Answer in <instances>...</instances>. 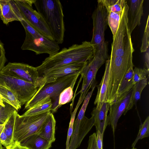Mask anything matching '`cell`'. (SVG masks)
<instances>
[{
  "label": "cell",
  "mask_w": 149,
  "mask_h": 149,
  "mask_svg": "<svg viewBox=\"0 0 149 149\" xmlns=\"http://www.w3.org/2000/svg\"><path fill=\"white\" fill-rule=\"evenodd\" d=\"M126 3L124 6L120 24L113 37L110 58V75L107 96L115 98L120 84L132 67L134 51L131 34L128 26Z\"/></svg>",
  "instance_id": "obj_1"
},
{
  "label": "cell",
  "mask_w": 149,
  "mask_h": 149,
  "mask_svg": "<svg viewBox=\"0 0 149 149\" xmlns=\"http://www.w3.org/2000/svg\"><path fill=\"white\" fill-rule=\"evenodd\" d=\"M93 46L90 42L84 41L80 44L64 48L56 54L46 58L36 67L39 76L44 72L60 66L75 62H87L94 55Z\"/></svg>",
  "instance_id": "obj_2"
},
{
  "label": "cell",
  "mask_w": 149,
  "mask_h": 149,
  "mask_svg": "<svg viewBox=\"0 0 149 149\" xmlns=\"http://www.w3.org/2000/svg\"><path fill=\"white\" fill-rule=\"evenodd\" d=\"M37 11L42 16L58 44L64 41L65 27L62 5L59 0H35Z\"/></svg>",
  "instance_id": "obj_3"
},
{
  "label": "cell",
  "mask_w": 149,
  "mask_h": 149,
  "mask_svg": "<svg viewBox=\"0 0 149 149\" xmlns=\"http://www.w3.org/2000/svg\"><path fill=\"white\" fill-rule=\"evenodd\" d=\"M81 72L70 74L59 78L54 81L48 83L40 87L33 97L25 105L24 109L28 110L49 97L51 99L52 113L56 112L58 108L59 96L65 89L74 86Z\"/></svg>",
  "instance_id": "obj_4"
},
{
  "label": "cell",
  "mask_w": 149,
  "mask_h": 149,
  "mask_svg": "<svg viewBox=\"0 0 149 149\" xmlns=\"http://www.w3.org/2000/svg\"><path fill=\"white\" fill-rule=\"evenodd\" d=\"M97 1V5L92 15L93 27L92 38L90 42L94 47V55L99 52L108 59L107 45L104 38L105 32L108 25V13L102 0Z\"/></svg>",
  "instance_id": "obj_5"
},
{
  "label": "cell",
  "mask_w": 149,
  "mask_h": 149,
  "mask_svg": "<svg viewBox=\"0 0 149 149\" xmlns=\"http://www.w3.org/2000/svg\"><path fill=\"white\" fill-rule=\"evenodd\" d=\"M20 22L24 28L25 38L21 49L34 52L36 54H47L53 55L59 51L60 47L55 41L51 40L31 26L23 19Z\"/></svg>",
  "instance_id": "obj_6"
},
{
  "label": "cell",
  "mask_w": 149,
  "mask_h": 149,
  "mask_svg": "<svg viewBox=\"0 0 149 149\" xmlns=\"http://www.w3.org/2000/svg\"><path fill=\"white\" fill-rule=\"evenodd\" d=\"M51 111L27 116H22L16 113L13 139V143H19L28 136L38 134Z\"/></svg>",
  "instance_id": "obj_7"
},
{
  "label": "cell",
  "mask_w": 149,
  "mask_h": 149,
  "mask_svg": "<svg viewBox=\"0 0 149 149\" xmlns=\"http://www.w3.org/2000/svg\"><path fill=\"white\" fill-rule=\"evenodd\" d=\"M0 86L13 92L22 106L29 102L35 95L39 88L33 84L6 75L0 72Z\"/></svg>",
  "instance_id": "obj_8"
},
{
  "label": "cell",
  "mask_w": 149,
  "mask_h": 149,
  "mask_svg": "<svg viewBox=\"0 0 149 149\" xmlns=\"http://www.w3.org/2000/svg\"><path fill=\"white\" fill-rule=\"evenodd\" d=\"M0 72L6 75L18 78L34 84L38 88L44 84L36 67L19 63H9Z\"/></svg>",
  "instance_id": "obj_9"
},
{
  "label": "cell",
  "mask_w": 149,
  "mask_h": 149,
  "mask_svg": "<svg viewBox=\"0 0 149 149\" xmlns=\"http://www.w3.org/2000/svg\"><path fill=\"white\" fill-rule=\"evenodd\" d=\"M23 19L33 28L47 39L55 41L42 16L24 0H14Z\"/></svg>",
  "instance_id": "obj_10"
},
{
  "label": "cell",
  "mask_w": 149,
  "mask_h": 149,
  "mask_svg": "<svg viewBox=\"0 0 149 149\" xmlns=\"http://www.w3.org/2000/svg\"><path fill=\"white\" fill-rule=\"evenodd\" d=\"M107 59L99 52H97L87 62L81 74V76L83 79L81 89L76 96L80 93L79 98L84 100L89 89L97 83L95 77L97 72Z\"/></svg>",
  "instance_id": "obj_11"
},
{
  "label": "cell",
  "mask_w": 149,
  "mask_h": 149,
  "mask_svg": "<svg viewBox=\"0 0 149 149\" xmlns=\"http://www.w3.org/2000/svg\"><path fill=\"white\" fill-rule=\"evenodd\" d=\"M133 87L117 99L110 105L109 125H111L113 135L118 120L122 114L125 115L127 112L133 107L134 104L133 98Z\"/></svg>",
  "instance_id": "obj_12"
},
{
  "label": "cell",
  "mask_w": 149,
  "mask_h": 149,
  "mask_svg": "<svg viewBox=\"0 0 149 149\" xmlns=\"http://www.w3.org/2000/svg\"><path fill=\"white\" fill-rule=\"evenodd\" d=\"M95 123L93 115L90 118L84 116L79 122H74L68 149H76L79 147L84 137L94 126Z\"/></svg>",
  "instance_id": "obj_13"
},
{
  "label": "cell",
  "mask_w": 149,
  "mask_h": 149,
  "mask_svg": "<svg viewBox=\"0 0 149 149\" xmlns=\"http://www.w3.org/2000/svg\"><path fill=\"white\" fill-rule=\"evenodd\" d=\"M88 62H75L56 68L44 72L41 77L43 78L44 84L52 82L64 76L81 72Z\"/></svg>",
  "instance_id": "obj_14"
},
{
  "label": "cell",
  "mask_w": 149,
  "mask_h": 149,
  "mask_svg": "<svg viewBox=\"0 0 149 149\" xmlns=\"http://www.w3.org/2000/svg\"><path fill=\"white\" fill-rule=\"evenodd\" d=\"M143 0H129L127 1L128 6L127 22L130 33L135 28L141 24L143 14Z\"/></svg>",
  "instance_id": "obj_15"
},
{
  "label": "cell",
  "mask_w": 149,
  "mask_h": 149,
  "mask_svg": "<svg viewBox=\"0 0 149 149\" xmlns=\"http://www.w3.org/2000/svg\"><path fill=\"white\" fill-rule=\"evenodd\" d=\"M110 60L105 61V68L101 81L97 86V92L94 102V105L98 110H100L103 103L106 102L110 75Z\"/></svg>",
  "instance_id": "obj_16"
},
{
  "label": "cell",
  "mask_w": 149,
  "mask_h": 149,
  "mask_svg": "<svg viewBox=\"0 0 149 149\" xmlns=\"http://www.w3.org/2000/svg\"><path fill=\"white\" fill-rule=\"evenodd\" d=\"M110 105L106 102L103 103L101 109L98 110L94 107L91 113L94 117V126L96 131H99L101 134H104L107 126L109 124V119L107 113Z\"/></svg>",
  "instance_id": "obj_17"
},
{
  "label": "cell",
  "mask_w": 149,
  "mask_h": 149,
  "mask_svg": "<svg viewBox=\"0 0 149 149\" xmlns=\"http://www.w3.org/2000/svg\"><path fill=\"white\" fill-rule=\"evenodd\" d=\"M56 121L51 112L37 134L52 143L55 140Z\"/></svg>",
  "instance_id": "obj_18"
},
{
  "label": "cell",
  "mask_w": 149,
  "mask_h": 149,
  "mask_svg": "<svg viewBox=\"0 0 149 149\" xmlns=\"http://www.w3.org/2000/svg\"><path fill=\"white\" fill-rule=\"evenodd\" d=\"M20 143L30 149H49L52 144L37 134L28 136Z\"/></svg>",
  "instance_id": "obj_19"
},
{
  "label": "cell",
  "mask_w": 149,
  "mask_h": 149,
  "mask_svg": "<svg viewBox=\"0 0 149 149\" xmlns=\"http://www.w3.org/2000/svg\"><path fill=\"white\" fill-rule=\"evenodd\" d=\"M0 5L1 9V19L5 24L14 21H20L13 7L10 2V0H0Z\"/></svg>",
  "instance_id": "obj_20"
},
{
  "label": "cell",
  "mask_w": 149,
  "mask_h": 149,
  "mask_svg": "<svg viewBox=\"0 0 149 149\" xmlns=\"http://www.w3.org/2000/svg\"><path fill=\"white\" fill-rule=\"evenodd\" d=\"M52 104L51 99L47 97L36 105L28 110L22 116H27L39 114L52 110Z\"/></svg>",
  "instance_id": "obj_21"
},
{
  "label": "cell",
  "mask_w": 149,
  "mask_h": 149,
  "mask_svg": "<svg viewBox=\"0 0 149 149\" xmlns=\"http://www.w3.org/2000/svg\"><path fill=\"white\" fill-rule=\"evenodd\" d=\"M133 67H132L130 69L120 84L116 100L133 87L134 85L132 81L134 74Z\"/></svg>",
  "instance_id": "obj_22"
},
{
  "label": "cell",
  "mask_w": 149,
  "mask_h": 149,
  "mask_svg": "<svg viewBox=\"0 0 149 149\" xmlns=\"http://www.w3.org/2000/svg\"><path fill=\"white\" fill-rule=\"evenodd\" d=\"M0 93L3 102L14 107L17 111L21 107V105L17 97L12 91L0 86Z\"/></svg>",
  "instance_id": "obj_23"
},
{
  "label": "cell",
  "mask_w": 149,
  "mask_h": 149,
  "mask_svg": "<svg viewBox=\"0 0 149 149\" xmlns=\"http://www.w3.org/2000/svg\"><path fill=\"white\" fill-rule=\"evenodd\" d=\"M108 13L122 12L126 0H101Z\"/></svg>",
  "instance_id": "obj_24"
},
{
  "label": "cell",
  "mask_w": 149,
  "mask_h": 149,
  "mask_svg": "<svg viewBox=\"0 0 149 149\" xmlns=\"http://www.w3.org/2000/svg\"><path fill=\"white\" fill-rule=\"evenodd\" d=\"M123 11L117 13L110 12L108 13V24L111 30L113 37L115 36L118 29Z\"/></svg>",
  "instance_id": "obj_25"
},
{
  "label": "cell",
  "mask_w": 149,
  "mask_h": 149,
  "mask_svg": "<svg viewBox=\"0 0 149 149\" xmlns=\"http://www.w3.org/2000/svg\"><path fill=\"white\" fill-rule=\"evenodd\" d=\"M149 136V116L146 118L144 122L140 125L139 130L137 136L132 143V147L134 148L135 146L139 140Z\"/></svg>",
  "instance_id": "obj_26"
},
{
  "label": "cell",
  "mask_w": 149,
  "mask_h": 149,
  "mask_svg": "<svg viewBox=\"0 0 149 149\" xmlns=\"http://www.w3.org/2000/svg\"><path fill=\"white\" fill-rule=\"evenodd\" d=\"M148 78L141 80L134 85L133 98L136 108L137 102L140 99L142 91L148 83Z\"/></svg>",
  "instance_id": "obj_27"
},
{
  "label": "cell",
  "mask_w": 149,
  "mask_h": 149,
  "mask_svg": "<svg viewBox=\"0 0 149 149\" xmlns=\"http://www.w3.org/2000/svg\"><path fill=\"white\" fill-rule=\"evenodd\" d=\"M17 112V110H15L10 115L5 123L3 128L5 133L12 143L15 120Z\"/></svg>",
  "instance_id": "obj_28"
},
{
  "label": "cell",
  "mask_w": 149,
  "mask_h": 149,
  "mask_svg": "<svg viewBox=\"0 0 149 149\" xmlns=\"http://www.w3.org/2000/svg\"><path fill=\"white\" fill-rule=\"evenodd\" d=\"M5 106H0V125L5 124L10 115L17 110L9 104L4 103Z\"/></svg>",
  "instance_id": "obj_29"
},
{
  "label": "cell",
  "mask_w": 149,
  "mask_h": 149,
  "mask_svg": "<svg viewBox=\"0 0 149 149\" xmlns=\"http://www.w3.org/2000/svg\"><path fill=\"white\" fill-rule=\"evenodd\" d=\"M74 86H70L65 89L61 93L59 96L58 108L63 104L70 102L73 97V89Z\"/></svg>",
  "instance_id": "obj_30"
},
{
  "label": "cell",
  "mask_w": 149,
  "mask_h": 149,
  "mask_svg": "<svg viewBox=\"0 0 149 149\" xmlns=\"http://www.w3.org/2000/svg\"><path fill=\"white\" fill-rule=\"evenodd\" d=\"M133 73L132 81L134 85L139 81L147 78L146 76H149V70L136 67L133 69Z\"/></svg>",
  "instance_id": "obj_31"
},
{
  "label": "cell",
  "mask_w": 149,
  "mask_h": 149,
  "mask_svg": "<svg viewBox=\"0 0 149 149\" xmlns=\"http://www.w3.org/2000/svg\"><path fill=\"white\" fill-rule=\"evenodd\" d=\"M148 16L144 33L142 39V44L140 48L141 52H146L149 48V21Z\"/></svg>",
  "instance_id": "obj_32"
},
{
  "label": "cell",
  "mask_w": 149,
  "mask_h": 149,
  "mask_svg": "<svg viewBox=\"0 0 149 149\" xmlns=\"http://www.w3.org/2000/svg\"><path fill=\"white\" fill-rule=\"evenodd\" d=\"M79 106V105L77 104L74 111L71 113V118L68 132L65 149H69L70 140L72 134L73 126L76 114Z\"/></svg>",
  "instance_id": "obj_33"
},
{
  "label": "cell",
  "mask_w": 149,
  "mask_h": 149,
  "mask_svg": "<svg viewBox=\"0 0 149 149\" xmlns=\"http://www.w3.org/2000/svg\"><path fill=\"white\" fill-rule=\"evenodd\" d=\"M7 61L4 44L0 40V71L4 67Z\"/></svg>",
  "instance_id": "obj_34"
},
{
  "label": "cell",
  "mask_w": 149,
  "mask_h": 149,
  "mask_svg": "<svg viewBox=\"0 0 149 149\" xmlns=\"http://www.w3.org/2000/svg\"><path fill=\"white\" fill-rule=\"evenodd\" d=\"M0 143L6 148L10 146L12 143L3 129L0 134Z\"/></svg>",
  "instance_id": "obj_35"
},
{
  "label": "cell",
  "mask_w": 149,
  "mask_h": 149,
  "mask_svg": "<svg viewBox=\"0 0 149 149\" xmlns=\"http://www.w3.org/2000/svg\"><path fill=\"white\" fill-rule=\"evenodd\" d=\"M96 133H94L89 137L87 149H96Z\"/></svg>",
  "instance_id": "obj_36"
},
{
  "label": "cell",
  "mask_w": 149,
  "mask_h": 149,
  "mask_svg": "<svg viewBox=\"0 0 149 149\" xmlns=\"http://www.w3.org/2000/svg\"><path fill=\"white\" fill-rule=\"evenodd\" d=\"M96 149H103V139L104 134H101L99 131H96Z\"/></svg>",
  "instance_id": "obj_37"
},
{
  "label": "cell",
  "mask_w": 149,
  "mask_h": 149,
  "mask_svg": "<svg viewBox=\"0 0 149 149\" xmlns=\"http://www.w3.org/2000/svg\"><path fill=\"white\" fill-rule=\"evenodd\" d=\"M6 149H30L29 148L21 145L20 143L17 141H14L9 147Z\"/></svg>",
  "instance_id": "obj_38"
},
{
  "label": "cell",
  "mask_w": 149,
  "mask_h": 149,
  "mask_svg": "<svg viewBox=\"0 0 149 149\" xmlns=\"http://www.w3.org/2000/svg\"><path fill=\"white\" fill-rule=\"evenodd\" d=\"M145 55V65L146 69L149 70V51L148 48Z\"/></svg>",
  "instance_id": "obj_39"
},
{
  "label": "cell",
  "mask_w": 149,
  "mask_h": 149,
  "mask_svg": "<svg viewBox=\"0 0 149 149\" xmlns=\"http://www.w3.org/2000/svg\"><path fill=\"white\" fill-rule=\"evenodd\" d=\"M4 102L2 96L0 93V106H5V104Z\"/></svg>",
  "instance_id": "obj_40"
},
{
  "label": "cell",
  "mask_w": 149,
  "mask_h": 149,
  "mask_svg": "<svg viewBox=\"0 0 149 149\" xmlns=\"http://www.w3.org/2000/svg\"><path fill=\"white\" fill-rule=\"evenodd\" d=\"M4 124L0 125V134L3 129Z\"/></svg>",
  "instance_id": "obj_41"
},
{
  "label": "cell",
  "mask_w": 149,
  "mask_h": 149,
  "mask_svg": "<svg viewBox=\"0 0 149 149\" xmlns=\"http://www.w3.org/2000/svg\"><path fill=\"white\" fill-rule=\"evenodd\" d=\"M1 6L0 5V18H1Z\"/></svg>",
  "instance_id": "obj_42"
},
{
  "label": "cell",
  "mask_w": 149,
  "mask_h": 149,
  "mask_svg": "<svg viewBox=\"0 0 149 149\" xmlns=\"http://www.w3.org/2000/svg\"><path fill=\"white\" fill-rule=\"evenodd\" d=\"M0 149H5L2 146V145L0 143Z\"/></svg>",
  "instance_id": "obj_43"
},
{
  "label": "cell",
  "mask_w": 149,
  "mask_h": 149,
  "mask_svg": "<svg viewBox=\"0 0 149 149\" xmlns=\"http://www.w3.org/2000/svg\"><path fill=\"white\" fill-rule=\"evenodd\" d=\"M137 149L136 148H132L131 149Z\"/></svg>",
  "instance_id": "obj_44"
}]
</instances>
